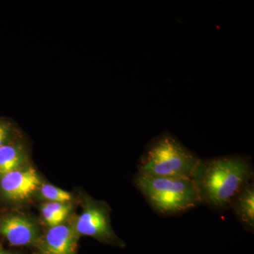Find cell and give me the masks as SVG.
I'll return each mask as SVG.
<instances>
[{"instance_id":"obj_11","label":"cell","mask_w":254,"mask_h":254,"mask_svg":"<svg viewBox=\"0 0 254 254\" xmlns=\"http://www.w3.org/2000/svg\"><path fill=\"white\" fill-rule=\"evenodd\" d=\"M11 133V125L7 121L0 120V147L7 143Z\"/></svg>"},{"instance_id":"obj_10","label":"cell","mask_w":254,"mask_h":254,"mask_svg":"<svg viewBox=\"0 0 254 254\" xmlns=\"http://www.w3.org/2000/svg\"><path fill=\"white\" fill-rule=\"evenodd\" d=\"M39 190L41 196L50 202L67 203L72 198L71 193L48 184L42 185Z\"/></svg>"},{"instance_id":"obj_7","label":"cell","mask_w":254,"mask_h":254,"mask_svg":"<svg viewBox=\"0 0 254 254\" xmlns=\"http://www.w3.org/2000/svg\"><path fill=\"white\" fill-rule=\"evenodd\" d=\"M77 236L75 229L63 223L50 227L37 243L36 254H76Z\"/></svg>"},{"instance_id":"obj_1","label":"cell","mask_w":254,"mask_h":254,"mask_svg":"<svg viewBox=\"0 0 254 254\" xmlns=\"http://www.w3.org/2000/svg\"><path fill=\"white\" fill-rule=\"evenodd\" d=\"M254 176L253 165L248 157L230 155L200 158L190 179L200 203L222 210L230 208L237 193L253 182Z\"/></svg>"},{"instance_id":"obj_3","label":"cell","mask_w":254,"mask_h":254,"mask_svg":"<svg viewBox=\"0 0 254 254\" xmlns=\"http://www.w3.org/2000/svg\"><path fill=\"white\" fill-rule=\"evenodd\" d=\"M135 184L151 208L160 215H179L200 204L190 178L150 177L138 173Z\"/></svg>"},{"instance_id":"obj_2","label":"cell","mask_w":254,"mask_h":254,"mask_svg":"<svg viewBox=\"0 0 254 254\" xmlns=\"http://www.w3.org/2000/svg\"><path fill=\"white\" fill-rule=\"evenodd\" d=\"M200 158L169 133L153 138L138 165V173L167 178H190Z\"/></svg>"},{"instance_id":"obj_5","label":"cell","mask_w":254,"mask_h":254,"mask_svg":"<svg viewBox=\"0 0 254 254\" xmlns=\"http://www.w3.org/2000/svg\"><path fill=\"white\" fill-rule=\"evenodd\" d=\"M41 186L39 175L32 167L17 169L0 177L1 193L12 201L28 199Z\"/></svg>"},{"instance_id":"obj_12","label":"cell","mask_w":254,"mask_h":254,"mask_svg":"<svg viewBox=\"0 0 254 254\" xmlns=\"http://www.w3.org/2000/svg\"><path fill=\"white\" fill-rule=\"evenodd\" d=\"M0 254H16L13 253V252H8V251L3 250V249L0 248Z\"/></svg>"},{"instance_id":"obj_6","label":"cell","mask_w":254,"mask_h":254,"mask_svg":"<svg viewBox=\"0 0 254 254\" xmlns=\"http://www.w3.org/2000/svg\"><path fill=\"white\" fill-rule=\"evenodd\" d=\"M0 235L14 247L36 245L41 238L36 224L31 219L17 214L1 219Z\"/></svg>"},{"instance_id":"obj_4","label":"cell","mask_w":254,"mask_h":254,"mask_svg":"<svg viewBox=\"0 0 254 254\" xmlns=\"http://www.w3.org/2000/svg\"><path fill=\"white\" fill-rule=\"evenodd\" d=\"M110 213V208L104 202L86 198L75 224V231L78 235L93 237L103 243L123 248L125 243L112 228Z\"/></svg>"},{"instance_id":"obj_9","label":"cell","mask_w":254,"mask_h":254,"mask_svg":"<svg viewBox=\"0 0 254 254\" xmlns=\"http://www.w3.org/2000/svg\"><path fill=\"white\" fill-rule=\"evenodd\" d=\"M23 163L24 154L17 145L6 143L0 147V177L22 168Z\"/></svg>"},{"instance_id":"obj_8","label":"cell","mask_w":254,"mask_h":254,"mask_svg":"<svg viewBox=\"0 0 254 254\" xmlns=\"http://www.w3.org/2000/svg\"><path fill=\"white\" fill-rule=\"evenodd\" d=\"M233 213L245 230H254V185H247L237 193L230 205Z\"/></svg>"}]
</instances>
